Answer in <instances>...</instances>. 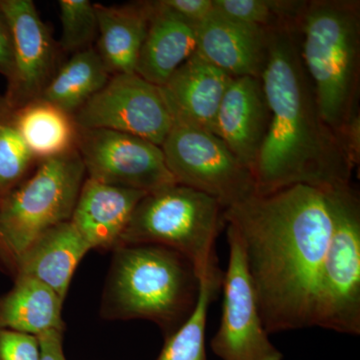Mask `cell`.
Segmentation results:
<instances>
[{
    "label": "cell",
    "mask_w": 360,
    "mask_h": 360,
    "mask_svg": "<svg viewBox=\"0 0 360 360\" xmlns=\"http://www.w3.org/2000/svg\"><path fill=\"white\" fill-rule=\"evenodd\" d=\"M243 250L267 333L314 326L322 264L330 238L326 194L292 186L224 212Z\"/></svg>",
    "instance_id": "1"
},
{
    "label": "cell",
    "mask_w": 360,
    "mask_h": 360,
    "mask_svg": "<svg viewBox=\"0 0 360 360\" xmlns=\"http://www.w3.org/2000/svg\"><path fill=\"white\" fill-rule=\"evenodd\" d=\"M262 82L271 118L253 167L257 195L297 184L322 191L349 184L354 167L319 112L300 56L298 28L270 32Z\"/></svg>",
    "instance_id": "2"
},
{
    "label": "cell",
    "mask_w": 360,
    "mask_h": 360,
    "mask_svg": "<svg viewBox=\"0 0 360 360\" xmlns=\"http://www.w3.org/2000/svg\"><path fill=\"white\" fill-rule=\"evenodd\" d=\"M200 278L176 251L153 245L118 246L104 291L108 319H146L167 336L188 319L198 302Z\"/></svg>",
    "instance_id": "3"
},
{
    "label": "cell",
    "mask_w": 360,
    "mask_h": 360,
    "mask_svg": "<svg viewBox=\"0 0 360 360\" xmlns=\"http://www.w3.org/2000/svg\"><path fill=\"white\" fill-rule=\"evenodd\" d=\"M298 32L319 112L340 137L359 111L360 2L309 0Z\"/></svg>",
    "instance_id": "4"
},
{
    "label": "cell",
    "mask_w": 360,
    "mask_h": 360,
    "mask_svg": "<svg viewBox=\"0 0 360 360\" xmlns=\"http://www.w3.org/2000/svg\"><path fill=\"white\" fill-rule=\"evenodd\" d=\"M224 208L212 196L174 184L146 193L132 213L120 245H153L176 251L198 278L219 269L215 243L224 229Z\"/></svg>",
    "instance_id": "5"
},
{
    "label": "cell",
    "mask_w": 360,
    "mask_h": 360,
    "mask_svg": "<svg viewBox=\"0 0 360 360\" xmlns=\"http://www.w3.org/2000/svg\"><path fill=\"white\" fill-rule=\"evenodd\" d=\"M86 174L77 148L39 161L32 174L0 200V262L13 272L45 231L70 221Z\"/></svg>",
    "instance_id": "6"
},
{
    "label": "cell",
    "mask_w": 360,
    "mask_h": 360,
    "mask_svg": "<svg viewBox=\"0 0 360 360\" xmlns=\"http://www.w3.org/2000/svg\"><path fill=\"white\" fill-rule=\"evenodd\" d=\"M331 219L322 264L314 326L360 333V198L352 184L323 191Z\"/></svg>",
    "instance_id": "7"
},
{
    "label": "cell",
    "mask_w": 360,
    "mask_h": 360,
    "mask_svg": "<svg viewBox=\"0 0 360 360\" xmlns=\"http://www.w3.org/2000/svg\"><path fill=\"white\" fill-rule=\"evenodd\" d=\"M161 149L176 184L212 196L224 210L257 195L252 172L212 132L174 123Z\"/></svg>",
    "instance_id": "8"
},
{
    "label": "cell",
    "mask_w": 360,
    "mask_h": 360,
    "mask_svg": "<svg viewBox=\"0 0 360 360\" xmlns=\"http://www.w3.org/2000/svg\"><path fill=\"white\" fill-rule=\"evenodd\" d=\"M226 234L229 260L222 277L221 319L210 342L212 352L221 360H283L264 328L240 239L229 225Z\"/></svg>",
    "instance_id": "9"
},
{
    "label": "cell",
    "mask_w": 360,
    "mask_h": 360,
    "mask_svg": "<svg viewBox=\"0 0 360 360\" xmlns=\"http://www.w3.org/2000/svg\"><path fill=\"white\" fill-rule=\"evenodd\" d=\"M73 118L79 129L113 130L158 146L174 127L160 87L136 73L112 75Z\"/></svg>",
    "instance_id": "10"
},
{
    "label": "cell",
    "mask_w": 360,
    "mask_h": 360,
    "mask_svg": "<svg viewBox=\"0 0 360 360\" xmlns=\"http://www.w3.org/2000/svg\"><path fill=\"white\" fill-rule=\"evenodd\" d=\"M77 150L89 179L148 193L176 184L161 146L134 135L78 127Z\"/></svg>",
    "instance_id": "11"
},
{
    "label": "cell",
    "mask_w": 360,
    "mask_h": 360,
    "mask_svg": "<svg viewBox=\"0 0 360 360\" xmlns=\"http://www.w3.org/2000/svg\"><path fill=\"white\" fill-rule=\"evenodd\" d=\"M13 41V71L4 99L11 112L40 98L56 75V44L32 0H0Z\"/></svg>",
    "instance_id": "12"
},
{
    "label": "cell",
    "mask_w": 360,
    "mask_h": 360,
    "mask_svg": "<svg viewBox=\"0 0 360 360\" xmlns=\"http://www.w3.org/2000/svg\"><path fill=\"white\" fill-rule=\"evenodd\" d=\"M270 118L262 78H233L220 103L212 134L252 172Z\"/></svg>",
    "instance_id": "13"
},
{
    "label": "cell",
    "mask_w": 360,
    "mask_h": 360,
    "mask_svg": "<svg viewBox=\"0 0 360 360\" xmlns=\"http://www.w3.org/2000/svg\"><path fill=\"white\" fill-rule=\"evenodd\" d=\"M196 52L231 77L262 78L269 58V30L212 9L196 26Z\"/></svg>",
    "instance_id": "14"
},
{
    "label": "cell",
    "mask_w": 360,
    "mask_h": 360,
    "mask_svg": "<svg viewBox=\"0 0 360 360\" xmlns=\"http://www.w3.org/2000/svg\"><path fill=\"white\" fill-rule=\"evenodd\" d=\"M233 78L194 52L160 86L174 123L212 132L220 103Z\"/></svg>",
    "instance_id": "15"
},
{
    "label": "cell",
    "mask_w": 360,
    "mask_h": 360,
    "mask_svg": "<svg viewBox=\"0 0 360 360\" xmlns=\"http://www.w3.org/2000/svg\"><path fill=\"white\" fill-rule=\"evenodd\" d=\"M146 194L85 179L70 222L91 250H115L135 207Z\"/></svg>",
    "instance_id": "16"
},
{
    "label": "cell",
    "mask_w": 360,
    "mask_h": 360,
    "mask_svg": "<svg viewBox=\"0 0 360 360\" xmlns=\"http://www.w3.org/2000/svg\"><path fill=\"white\" fill-rule=\"evenodd\" d=\"M146 39L135 73L156 86H162L180 65L196 51V26L180 18L160 1H151Z\"/></svg>",
    "instance_id": "17"
},
{
    "label": "cell",
    "mask_w": 360,
    "mask_h": 360,
    "mask_svg": "<svg viewBox=\"0 0 360 360\" xmlns=\"http://www.w3.org/2000/svg\"><path fill=\"white\" fill-rule=\"evenodd\" d=\"M91 250L70 221L40 236L14 267L15 277H30L51 288L65 302L78 264Z\"/></svg>",
    "instance_id": "18"
},
{
    "label": "cell",
    "mask_w": 360,
    "mask_h": 360,
    "mask_svg": "<svg viewBox=\"0 0 360 360\" xmlns=\"http://www.w3.org/2000/svg\"><path fill=\"white\" fill-rule=\"evenodd\" d=\"M97 18V53L110 75L135 73L146 39L151 1L122 6L94 4Z\"/></svg>",
    "instance_id": "19"
},
{
    "label": "cell",
    "mask_w": 360,
    "mask_h": 360,
    "mask_svg": "<svg viewBox=\"0 0 360 360\" xmlns=\"http://www.w3.org/2000/svg\"><path fill=\"white\" fill-rule=\"evenodd\" d=\"M63 300L51 288L30 277H15L13 290L0 296V329L39 335L65 330Z\"/></svg>",
    "instance_id": "20"
},
{
    "label": "cell",
    "mask_w": 360,
    "mask_h": 360,
    "mask_svg": "<svg viewBox=\"0 0 360 360\" xmlns=\"http://www.w3.org/2000/svg\"><path fill=\"white\" fill-rule=\"evenodd\" d=\"M11 120L35 160L58 158L77 148L78 127L73 115L44 99L13 111Z\"/></svg>",
    "instance_id": "21"
},
{
    "label": "cell",
    "mask_w": 360,
    "mask_h": 360,
    "mask_svg": "<svg viewBox=\"0 0 360 360\" xmlns=\"http://www.w3.org/2000/svg\"><path fill=\"white\" fill-rule=\"evenodd\" d=\"M110 73L94 47L77 52L56 73L40 99L75 115L105 86Z\"/></svg>",
    "instance_id": "22"
},
{
    "label": "cell",
    "mask_w": 360,
    "mask_h": 360,
    "mask_svg": "<svg viewBox=\"0 0 360 360\" xmlns=\"http://www.w3.org/2000/svg\"><path fill=\"white\" fill-rule=\"evenodd\" d=\"M224 272L220 269L200 277L198 302L193 311L172 335L165 338L156 360H207L205 347L208 309L221 288Z\"/></svg>",
    "instance_id": "23"
},
{
    "label": "cell",
    "mask_w": 360,
    "mask_h": 360,
    "mask_svg": "<svg viewBox=\"0 0 360 360\" xmlns=\"http://www.w3.org/2000/svg\"><path fill=\"white\" fill-rule=\"evenodd\" d=\"M213 9L269 32L297 30L307 0H212Z\"/></svg>",
    "instance_id": "24"
},
{
    "label": "cell",
    "mask_w": 360,
    "mask_h": 360,
    "mask_svg": "<svg viewBox=\"0 0 360 360\" xmlns=\"http://www.w3.org/2000/svg\"><path fill=\"white\" fill-rule=\"evenodd\" d=\"M35 158L14 127L11 115L0 120V194L8 193L28 175Z\"/></svg>",
    "instance_id": "25"
},
{
    "label": "cell",
    "mask_w": 360,
    "mask_h": 360,
    "mask_svg": "<svg viewBox=\"0 0 360 360\" xmlns=\"http://www.w3.org/2000/svg\"><path fill=\"white\" fill-rule=\"evenodd\" d=\"M58 6L63 26L61 49L75 54L91 47L97 37L94 4L89 0H60Z\"/></svg>",
    "instance_id": "26"
},
{
    "label": "cell",
    "mask_w": 360,
    "mask_h": 360,
    "mask_svg": "<svg viewBox=\"0 0 360 360\" xmlns=\"http://www.w3.org/2000/svg\"><path fill=\"white\" fill-rule=\"evenodd\" d=\"M37 335L0 329V360H39Z\"/></svg>",
    "instance_id": "27"
},
{
    "label": "cell",
    "mask_w": 360,
    "mask_h": 360,
    "mask_svg": "<svg viewBox=\"0 0 360 360\" xmlns=\"http://www.w3.org/2000/svg\"><path fill=\"white\" fill-rule=\"evenodd\" d=\"M161 2L194 26L205 20L213 9L212 0H161Z\"/></svg>",
    "instance_id": "28"
},
{
    "label": "cell",
    "mask_w": 360,
    "mask_h": 360,
    "mask_svg": "<svg viewBox=\"0 0 360 360\" xmlns=\"http://www.w3.org/2000/svg\"><path fill=\"white\" fill-rule=\"evenodd\" d=\"M13 71V41L6 15L0 9V73L11 78Z\"/></svg>",
    "instance_id": "29"
},
{
    "label": "cell",
    "mask_w": 360,
    "mask_h": 360,
    "mask_svg": "<svg viewBox=\"0 0 360 360\" xmlns=\"http://www.w3.org/2000/svg\"><path fill=\"white\" fill-rule=\"evenodd\" d=\"M63 333L65 330L51 329L37 335L39 342V360H66L63 354Z\"/></svg>",
    "instance_id": "30"
},
{
    "label": "cell",
    "mask_w": 360,
    "mask_h": 360,
    "mask_svg": "<svg viewBox=\"0 0 360 360\" xmlns=\"http://www.w3.org/2000/svg\"><path fill=\"white\" fill-rule=\"evenodd\" d=\"M11 108L7 105L6 99H4V96H0V120H4V118L8 117L9 115H11Z\"/></svg>",
    "instance_id": "31"
},
{
    "label": "cell",
    "mask_w": 360,
    "mask_h": 360,
    "mask_svg": "<svg viewBox=\"0 0 360 360\" xmlns=\"http://www.w3.org/2000/svg\"><path fill=\"white\" fill-rule=\"evenodd\" d=\"M1 198H1V194H0V200H1Z\"/></svg>",
    "instance_id": "32"
}]
</instances>
